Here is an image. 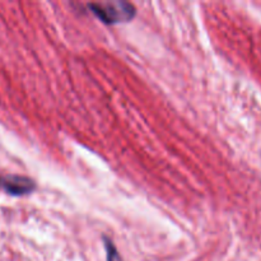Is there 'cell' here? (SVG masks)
Instances as JSON below:
<instances>
[{
	"label": "cell",
	"instance_id": "obj_2",
	"mask_svg": "<svg viewBox=\"0 0 261 261\" xmlns=\"http://www.w3.org/2000/svg\"><path fill=\"white\" fill-rule=\"evenodd\" d=\"M3 186L12 195H24L35 189V182L27 177L12 176L3 180Z\"/></svg>",
	"mask_w": 261,
	"mask_h": 261
},
{
	"label": "cell",
	"instance_id": "obj_3",
	"mask_svg": "<svg viewBox=\"0 0 261 261\" xmlns=\"http://www.w3.org/2000/svg\"><path fill=\"white\" fill-rule=\"evenodd\" d=\"M105 244H106V251H107V261H122L120 257L119 252H117L116 247L114 246L112 241L109 239H105Z\"/></svg>",
	"mask_w": 261,
	"mask_h": 261
},
{
	"label": "cell",
	"instance_id": "obj_4",
	"mask_svg": "<svg viewBox=\"0 0 261 261\" xmlns=\"http://www.w3.org/2000/svg\"><path fill=\"white\" fill-rule=\"evenodd\" d=\"M0 185H3V182H2V181H0Z\"/></svg>",
	"mask_w": 261,
	"mask_h": 261
},
{
	"label": "cell",
	"instance_id": "obj_1",
	"mask_svg": "<svg viewBox=\"0 0 261 261\" xmlns=\"http://www.w3.org/2000/svg\"><path fill=\"white\" fill-rule=\"evenodd\" d=\"M88 7L97 18L107 24L129 22L135 17V7L127 2L92 3Z\"/></svg>",
	"mask_w": 261,
	"mask_h": 261
}]
</instances>
